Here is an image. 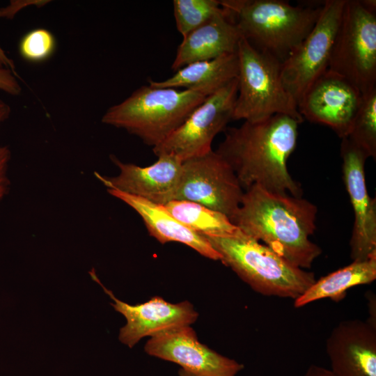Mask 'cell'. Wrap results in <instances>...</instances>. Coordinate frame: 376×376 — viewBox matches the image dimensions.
<instances>
[{"label": "cell", "mask_w": 376, "mask_h": 376, "mask_svg": "<svg viewBox=\"0 0 376 376\" xmlns=\"http://www.w3.org/2000/svg\"><path fill=\"white\" fill-rule=\"evenodd\" d=\"M375 10V0H345L329 62L362 95L376 88Z\"/></svg>", "instance_id": "52a82bcc"}, {"label": "cell", "mask_w": 376, "mask_h": 376, "mask_svg": "<svg viewBox=\"0 0 376 376\" xmlns=\"http://www.w3.org/2000/svg\"><path fill=\"white\" fill-rule=\"evenodd\" d=\"M237 79L206 97L164 141L152 148L154 154L173 156L182 162L212 150L214 137L233 120Z\"/></svg>", "instance_id": "ba28073f"}, {"label": "cell", "mask_w": 376, "mask_h": 376, "mask_svg": "<svg viewBox=\"0 0 376 376\" xmlns=\"http://www.w3.org/2000/svg\"><path fill=\"white\" fill-rule=\"evenodd\" d=\"M0 91L13 96H18L22 93L20 84L9 69L0 68Z\"/></svg>", "instance_id": "4316f807"}, {"label": "cell", "mask_w": 376, "mask_h": 376, "mask_svg": "<svg viewBox=\"0 0 376 376\" xmlns=\"http://www.w3.org/2000/svg\"><path fill=\"white\" fill-rule=\"evenodd\" d=\"M178 376H201V375H195L180 368L178 371Z\"/></svg>", "instance_id": "1f68e13d"}, {"label": "cell", "mask_w": 376, "mask_h": 376, "mask_svg": "<svg viewBox=\"0 0 376 376\" xmlns=\"http://www.w3.org/2000/svg\"><path fill=\"white\" fill-rule=\"evenodd\" d=\"M11 113L10 106L0 98V129L3 124L9 118Z\"/></svg>", "instance_id": "f546056e"}, {"label": "cell", "mask_w": 376, "mask_h": 376, "mask_svg": "<svg viewBox=\"0 0 376 376\" xmlns=\"http://www.w3.org/2000/svg\"><path fill=\"white\" fill-rule=\"evenodd\" d=\"M237 75L236 52L214 59L190 63L175 71L166 79H149L148 84L157 88H183L208 96L237 78Z\"/></svg>", "instance_id": "d6986e66"}, {"label": "cell", "mask_w": 376, "mask_h": 376, "mask_svg": "<svg viewBox=\"0 0 376 376\" xmlns=\"http://www.w3.org/2000/svg\"><path fill=\"white\" fill-rule=\"evenodd\" d=\"M164 206L178 221L203 237L234 236L242 231L226 214L195 202L173 200Z\"/></svg>", "instance_id": "44dd1931"}, {"label": "cell", "mask_w": 376, "mask_h": 376, "mask_svg": "<svg viewBox=\"0 0 376 376\" xmlns=\"http://www.w3.org/2000/svg\"><path fill=\"white\" fill-rule=\"evenodd\" d=\"M335 376H376V328L366 320L339 322L326 341Z\"/></svg>", "instance_id": "2e32d148"}, {"label": "cell", "mask_w": 376, "mask_h": 376, "mask_svg": "<svg viewBox=\"0 0 376 376\" xmlns=\"http://www.w3.org/2000/svg\"><path fill=\"white\" fill-rule=\"evenodd\" d=\"M230 165L217 151L182 162L174 200L205 205L230 219L238 210L244 194Z\"/></svg>", "instance_id": "9c48e42d"}, {"label": "cell", "mask_w": 376, "mask_h": 376, "mask_svg": "<svg viewBox=\"0 0 376 376\" xmlns=\"http://www.w3.org/2000/svg\"><path fill=\"white\" fill-rule=\"evenodd\" d=\"M107 191L132 207L142 219L150 235L161 244L179 242L207 258L221 260L219 253L205 237L178 221L164 205L115 189H107Z\"/></svg>", "instance_id": "ac0fdd59"}, {"label": "cell", "mask_w": 376, "mask_h": 376, "mask_svg": "<svg viewBox=\"0 0 376 376\" xmlns=\"http://www.w3.org/2000/svg\"><path fill=\"white\" fill-rule=\"evenodd\" d=\"M363 150L368 157L376 158V88L363 95L346 136Z\"/></svg>", "instance_id": "7402d4cb"}, {"label": "cell", "mask_w": 376, "mask_h": 376, "mask_svg": "<svg viewBox=\"0 0 376 376\" xmlns=\"http://www.w3.org/2000/svg\"><path fill=\"white\" fill-rule=\"evenodd\" d=\"M368 318L366 320L370 325L376 328V297L373 291H368L366 294Z\"/></svg>", "instance_id": "83f0119b"}, {"label": "cell", "mask_w": 376, "mask_h": 376, "mask_svg": "<svg viewBox=\"0 0 376 376\" xmlns=\"http://www.w3.org/2000/svg\"><path fill=\"white\" fill-rule=\"evenodd\" d=\"M224 8V13L183 37L171 66L173 71L196 61L211 60L237 52L242 37L228 10Z\"/></svg>", "instance_id": "e0dca14e"}, {"label": "cell", "mask_w": 376, "mask_h": 376, "mask_svg": "<svg viewBox=\"0 0 376 376\" xmlns=\"http://www.w3.org/2000/svg\"><path fill=\"white\" fill-rule=\"evenodd\" d=\"M93 280L97 282L114 303L111 305L126 319V324L119 332V340L129 347H133L142 338L154 336L175 328L190 326L194 323L198 313L188 301L170 303L161 297L155 296L148 301L131 305L117 299L98 279L94 269L89 272Z\"/></svg>", "instance_id": "4fadbf2b"}, {"label": "cell", "mask_w": 376, "mask_h": 376, "mask_svg": "<svg viewBox=\"0 0 376 376\" xmlns=\"http://www.w3.org/2000/svg\"><path fill=\"white\" fill-rule=\"evenodd\" d=\"M173 4L176 28L182 38L225 12L219 0H174Z\"/></svg>", "instance_id": "603a6c76"}, {"label": "cell", "mask_w": 376, "mask_h": 376, "mask_svg": "<svg viewBox=\"0 0 376 376\" xmlns=\"http://www.w3.org/2000/svg\"><path fill=\"white\" fill-rule=\"evenodd\" d=\"M0 68H4L10 70L15 72V65L12 59H10L2 47L0 46Z\"/></svg>", "instance_id": "4dcf8cb0"}, {"label": "cell", "mask_w": 376, "mask_h": 376, "mask_svg": "<svg viewBox=\"0 0 376 376\" xmlns=\"http://www.w3.org/2000/svg\"><path fill=\"white\" fill-rule=\"evenodd\" d=\"M237 95L233 120L257 122L276 114L304 118L281 79L282 63L242 38L237 48Z\"/></svg>", "instance_id": "8992f818"}, {"label": "cell", "mask_w": 376, "mask_h": 376, "mask_svg": "<svg viewBox=\"0 0 376 376\" xmlns=\"http://www.w3.org/2000/svg\"><path fill=\"white\" fill-rule=\"evenodd\" d=\"M345 0H326L312 30L282 63L284 87L297 105L306 89L329 68L331 50Z\"/></svg>", "instance_id": "30bf717a"}, {"label": "cell", "mask_w": 376, "mask_h": 376, "mask_svg": "<svg viewBox=\"0 0 376 376\" xmlns=\"http://www.w3.org/2000/svg\"><path fill=\"white\" fill-rule=\"evenodd\" d=\"M144 350L150 356L175 363L182 369L201 376H235L244 368L243 364L201 343L190 326L150 337Z\"/></svg>", "instance_id": "5bb4252c"}, {"label": "cell", "mask_w": 376, "mask_h": 376, "mask_svg": "<svg viewBox=\"0 0 376 376\" xmlns=\"http://www.w3.org/2000/svg\"><path fill=\"white\" fill-rule=\"evenodd\" d=\"M242 37L283 63L315 24L322 3L292 6L281 0H221Z\"/></svg>", "instance_id": "3957f363"}, {"label": "cell", "mask_w": 376, "mask_h": 376, "mask_svg": "<svg viewBox=\"0 0 376 376\" xmlns=\"http://www.w3.org/2000/svg\"><path fill=\"white\" fill-rule=\"evenodd\" d=\"M230 267L254 291L295 300L315 281V275L292 265L242 231L234 236L205 237Z\"/></svg>", "instance_id": "277c9868"}, {"label": "cell", "mask_w": 376, "mask_h": 376, "mask_svg": "<svg viewBox=\"0 0 376 376\" xmlns=\"http://www.w3.org/2000/svg\"><path fill=\"white\" fill-rule=\"evenodd\" d=\"M317 212L316 205L301 196L253 185L244 192L230 219L244 234L304 269L311 268L322 253L309 240L316 228Z\"/></svg>", "instance_id": "6da1fadb"}, {"label": "cell", "mask_w": 376, "mask_h": 376, "mask_svg": "<svg viewBox=\"0 0 376 376\" xmlns=\"http://www.w3.org/2000/svg\"><path fill=\"white\" fill-rule=\"evenodd\" d=\"M290 116L276 114L257 122L226 127L216 150L230 165L245 190L258 185L267 190L301 196L287 161L296 148L298 125Z\"/></svg>", "instance_id": "7a4b0ae2"}, {"label": "cell", "mask_w": 376, "mask_h": 376, "mask_svg": "<svg viewBox=\"0 0 376 376\" xmlns=\"http://www.w3.org/2000/svg\"><path fill=\"white\" fill-rule=\"evenodd\" d=\"M362 97L347 79L327 70L306 89L297 108L304 120L329 127L343 139L349 133Z\"/></svg>", "instance_id": "8fae6325"}, {"label": "cell", "mask_w": 376, "mask_h": 376, "mask_svg": "<svg viewBox=\"0 0 376 376\" xmlns=\"http://www.w3.org/2000/svg\"><path fill=\"white\" fill-rule=\"evenodd\" d=\"M51 2L49 0H13L10 1V3L3 8H0V19L4 18L12 19L17 13L22 9L29 6H36L42 8Z\"/></svg>", "instance_id": "484cf974"}, {"label": "cell", "mask_w": 376, "mask_h": 376, "mask_svg": "<svg viewBox=\"0 0 376 376\" xmlns=\"http://www.w3.org/2000/svg\"><path fill=\"white\" fill-rule=\"evenodd\" d=\"M206 97L192 90L145 85L107 109L102 122L125 130L154 148L174 132Z\"/></svg>", "instance_id": "5b68a950"}, {"label": "cell", "mask_w": 376, "mask_h": 376, "mask_svg": "<svg viewBox=\"0 0 376 376\" xmlns=\"http://www.w3.org/2000/svg\"><path fill=\"white\" fill-rule=\"evenodd\" d=\"M303 376H335L330 369L324 367L317 366L315 364L311 365Z\"/></svg>", "instance_id": "f1b7e54d"}, {"label": "cell", "mask_w": 376, "mask_h": 376, "mask_svg": "<svg viewBox=\"0 0 376 376\" xmlns=\"http://www.w3.org/2000/svg\"><path fill=\"white\" fill-rule=\"evenodd\" d=\"M341 139L343 178L354 214L350 257L363 260L376 255V201L368 194L364 171L368 156L347 137Z\"/></svg>", "instance_id": "7c38bea8"}, {"label": "cell", "mask_w": 376, "mask_h": 376, "mask_svg": "<svg viewBox=\"0 0 376 376\" xmlns=\"http://www.w3.org/2000/svg\"><path fill=\"white\" fill-rule=\"evenodd\" d=\"M11 151L8 146H0V205L8 194L10 180L9 168Z\"/></svg>", "instance_id": "d4e9b609"}, {"label": "cell", "mask_w": 376, "mask_h": 376, "mask_svg": "<svg viewBox=\"0 0 376 376\" xmlns=\"http://www.w3.org/2000/svg\"><path fill=\"white\" fill-rule=\"evenodd\" d=\"M56 48V40L48 29L36 28L26 32L20 39L18 51L27 62L39 63L51 58Z\"/></svg>", "instance_id": "cb8c5ba5"}, {"label": "cell", "mask_w": 376, "mask_h": 376, "mask_svg": "<svg viewBox=\"0 0 376 376\" xmlns=\"http://www.w3.org/2000/svg\"><path fill=\"white\" fill-rule=\"evenodd\" d=\"M376 279V255L363 260L353 262L315 281L294 300L295 308H301L313 301L329 298L339 301L346 296L347 290L359 285L369 284Z\"/></svg>", "instance_id": "ffe728a7"}, {"label": "cell", "mask_w": 376, "mask_h": 376, "mask_svg": "<svg viewBox=\"0 0 376 376\" xmlns=\"http://www.w3.org/2000/svg\"><path fill=\"white\" fill-rule=\"evenodd\" d=\"M157 157L154 164L142 167L121 162L111 155V161L118 168V173L107 176L95 172V175L107 189H115L164 205L175 198L182 162L171 155Z\"/></svg>", "instance_id": "9a60e30c"}]
</instances>
